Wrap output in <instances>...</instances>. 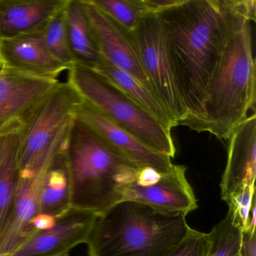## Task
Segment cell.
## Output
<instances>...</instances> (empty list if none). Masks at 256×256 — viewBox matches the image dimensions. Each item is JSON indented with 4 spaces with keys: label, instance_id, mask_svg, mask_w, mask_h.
Segmentation results:
<instances>
[{
    "label": "cell",
    "instance_id": "6da1fadb",
    "mask_svg": "<svg viewBox=\"0 0 256 256\" xmlns=\"http://www.w3.org/2000/svg\"><path fill=\"white\" fill-rule=\"evenodd\" d=\"M178 94L191 128L202 114L208 84L218 65L230 26L228 0H181L158 13Z\"/></svg>",
    "mask_w": 256,
    "mask_h": 256
},
{
    "label": "cell",
    "instance_id": "7a4b0ae2",
    "mask_svg": "<svg viewBox=\"0 0 256 256\" xmlns=\"http://www.w3.org/2000/svg\"><path fill=\"white\" fill-rule=\"evenodd\" d=\"M230 26L218 65L208 84L202 114L190 130L209 132L228 140L232 132L256 113V60L252 22L256 18L254 0H228Z\"/></svg>",
    "mask_w": 256,
    "mask_h": 256
},
{
    "label": "cell",
    "instance_id": "3957f363",
    "mask_svg": "<svg viewBox=\"0 0 256 256\" xmlns=\"http://www.w3.org/2000/svg\"><path fill=\"white\" fill-rule=\"evenodd\" d=\"M70 208L100 214L122 200L142 166L74 116L66 152Z\"/></svg>",
    "mask_w": 256,
    "mask_h": 256
},
{
    "label": "cell",
    "instance_id": "277c9868",
    "mask_svg": "<svg viewBox=\"0 0 256 256\" xmlns=\"http://www.w3.org/2000/svg\"><path fill=\"white\" fill-rule=\"evenodd\" d=\"M186 216L122 200L98 214L86 244L89 256H163L191 230Z\"/></svg>",
    "mask_w": 256,
    "mask_h": 256
},
{
    "label": "cell",
    "instance_id": "5b68a950",
    "mask_svg": "<svg viewBox=\"0 0 256 256\" xmlns=\"http://www.w3.org/2000/svg\"><path fill=\"white\" fill-rule=\"evenodd\" d=\"M68 71V82L84 101L151 149L174 157L172 128L91 70L74 64Z\"/></svg>",
    "mask_w": 256,
    "mask_h": 256
},
{
    "label": "cell",
    "instance_id": "8992f818",
    "mask_svg": "<svg viewBox=\"0 0 256 256\" xmlns=\"http://www.w3.org/2000/svg\"><path fill=\"white\" fill-rule=\"evenodd\" d=\"M130 36L151 90L174 125H180L187 112L176 89L158 13L144 14Z\"/></svg>",
    "mask_w": 256,
    "mask_h": 256
},
{
    "label": "cell",
    "instance_id": "52a82bcc",
    "mask_svg": "<svg viewBox=\"0 0 256 256\" xmlns=\"http://www.w3.org/2000/svg\"><path fill=\"white\" fill-rule=\"evenodd\" d=\"M82 102V97L68 82H60L43 98L20 132L19 172L29 168L40 160L61 128L76 116Z\"/></svg>",
    "mask_w": 256,
    "mask_h": 256
},
{
    "label": "cell",
    "instance_id": "ba28073f",
    "mask_svg": "<svg viewBox=\"0 0 256 256\" xmlns=\"http://www.w3.org/2000/svg\"><path fill=\"white\" fill-rule=\"evenodd\" d=\"M67 143L68 137L60 136L36 164L19 172L12 214L0 236V256H10L36 233L32 228V221L40 214V192L44 175Z\"/></svg>",
    "mask_w": 256,
    "mask_h": 256
},
{
    "label": "cell",
    "instance_id": "9c48e42d",
    "mask_svg": "<svg viewBox=\"0 0 256 256\" xmlns=\"http://www.w3.org/2000/svg\"><path fill=\"white\" fill-rule=\"evenodd\" d=\"M186 168L174 164L161 173L154 168L143 167L137 178L122 192V200H133L161 212L187 216L197 209V199L186 176Z\"/></svg>",
    "mask_w": 256,
    "mask_h": 256
},
{
    "label": "cell",
    "instance_id": "30bf717a",
    "mask_svg": "<svg viewBox=\"0 0 256 256\" xmlns=\"http://www.w3.org/2000/svg\"><path fill=\"white\" fill-rule=\"evenodd\" d=\"M60 83L4 68L0 72V134L23 128L43 98Z\"/></svg>",
    "mask_w": 256,
    "mask_h": 256
},
{
    "label": "cell",
    "instance_id": "8fae6325",
    "mask_svg": "<svg viewBox=\"0 0 256 256\" xmlns=\"http://www.w3.org/2000/svg\"><path fill=\"white\" fill-rule=\"evenodd\" d=\"M98 214L70 208L50 228L34 234L10 256H53L86 244Z\"/></svg>",
    "mask_w": 256,
    "mask_h": 256
},
{
    "label": "cell",
    "instance_id": "7c38bea8",
    "mask_svg": "<svg viewBox=\"0 0 256 256\" xmlns=\"http://www.w3.org/2000/svg\"><path fill=\"white\" fill-rule=\"evenodd\" d=\"M80 1L102 59L126 72L152 92L130 38V32L106 16L91 0Z\"/></svg>",
    "mask_w": 256,
    "mask_h": 256
},
{
    "label": "cell",
    "instance_id": "4fadbf2b",
    "mask_svg": "<svg viewBox=\"0 0 256 256\" xmlns=\"http://www.w3.org/2000/svg\"><path fill=\"white\" fill-rule=\"evenodd\" d=\"M43 29L1 40L0 61L4 68L36 77L54 79L68 70L49 52L43 38Z\"/></svg>",
    "mask_w": 256,
    "mask_h": 256
},
{
    "label": "cell",
    "instance_id": "5bb4252c",
    "mask_svg": "<svg viewBox=\"0 0 256 256\" xmlns=\"http://www.w3.org/2000/svg\"><path fill=\"white\" fill-rule=\"evenodd\" d=\"M228 160L220 182L224 202L246 186L254 184L256 172V114L247 116L228 138Z\"/></svg>",
    "mask_w": 256,
    "mask_h": 256
},
{
    "label": "cell",
    "instance_id": "9a60e30c",
    "mask_svg": "<svg viewBox=\"0 0 256 256\" xmlns=\"http://www.w3.org/2000/svg\"><path fill=\"white\" fill-rule=\"evenodd\" d=\"M76 118L142 167L154 168L161 173H166L173 168L170 157L151 149L132 134L115 125L83 100L76 109Z\"/></svg>",
    "mask_w": 256,
    "mask_h": 256
},
{
    "label": "cell",
    "instance_id": "2e32d148",
    "mask_svg": "<svg viewBox=\"0 0 256 256\" xmlns=\"http://www.w3.org/2000/svg\"><path fill=\"white\" fill-rule=\"evenodd\" d=\"M66 0H0V41L42 30Z\"/></svg>",
    "mask_w": 256,
    "mask_h": 256
},
{
    "label": "cell",
    "instance_id": "e0dca14e",
    "mask_svg": "<svg viewBox=\"0 0 256 256\" xmlns=\"http://www.w3.org/2000/svg\"><path fill=\"white\" fill-rule=\"evenodd\" d=\"M22 128L0 134V236L12 214L19 178L18 150Z\"/></svg>",
    "mask_w": 256,
    "mask_h": 256
},
{
    "label": "cell",
    "instance_id": "ac0fdd59",
    "mask_svg": "<svg viewBox=\"0 0 256 256\" xmlns=\"http://www.w3.org/2000/svg\"><path fill=\"white\" fill-rule=\"evenodd\" d=\"M66 18L70 50L74 64L90 70L103 62L80 0H66Z\"/></svg>",
    "mask_w": 256,
    "mask_h": 256
},
{
    "label": "cell",
    "instance_id": "d6986e66",
    "mask_svg": "<svg viewBox=\"0 0 256 256\" xmlns=\"http://www.w3.org/2000/svg\"><path fill=\"white\" fill-rule=\"evenodd\" d=\"M91 71L122 91L168 128L176 126L155 95L126 72L120 70L103 60L101 65Z\"/></svg>",
    "mask_w": 256,
    "mask_h": 256
},
{
    "label": "cell",
    "instance_id": "ffe728a7",
    "mask_svg": "<svg viewBox=\"0 0 256 256\" xmlns=\"http://www.w3.org/2000/svg\"><path fill=\"white\" fill-rule=\"evenodd\" d=\"M66 148L67 145L55 157L44 175L40 192V214L56 218L70 208Z\"/></svg>",
    "mask_w": 256,
    "mask_h": 256
},
{
    "label": "cell",
    "instance_id": "44dd1931",
    "mask_svg": "<svg viewBox=\"0 0 256 256\" xmlns=\"http://www.w3.org/2000/svg\"><path fill=\"white\" fill-rule=\"evenodd\" d=\"M66 2L46 24L43 29V38L52 56L70 70L74 62L67 34Z\"/></svg>",
    "mask_w": 256,
    "mask_h": 256
},
{
    "label": "cell",
    "instance_id": "7402d4cb",
    "mask_svg": "<svg viewBox=\"0 0 256 256\" xmlns=\"http://www.w3.org/2000/svg\"><path fill=\"white\" fill-rule=\"evenodd\" d=\"M209 234L210 242L206 256H238L240 254L244 234L228 214L214 226Z\"/></svg>",
    "mask_w": 256,
    "mask_h": 256
},
{
    "label": "cell",
    "instance_id": "603a6c76",
    "mask_svg": "<svg viewBox=\"0 0 256 256\" xmlns=\"http://www.w3.org/2000/svg\"><path fill=\"white\" fill-rule=\"evenodd\" d=\"M256 186L247 185L230 198L228 214L242 234L256 233Z\"/></svg>",
    "mask_w": 256,
    "mask_h": 256
},
{
    "label": "cell",
    "instance_id": "cb8c5ba5",
    "mask_svg": "<svg viewBox=\"0 0 256 256\" xmlns=\"http://www.w3.org/2000/svg\"><path fill=\"white\" fill-rule=\"evenodd\" d=\"M102 12L122 29L132 32L146 14L140 0H91Z\"/></svg>",
    "mask_w": 256,
    "mask_h": 256
},
{
    "label": "cell",
    "instance_id": "d4e9b609",
    "mask_svg": "<svg viewBox=\"0 0 256 256\" xmlns=\"http://www.w3.org/2000/svg\"><path fill=\"white\" fill-rule=\"evenodd\" d=\"M210 238L209 233L192 228L188 234L163 256H206Z\"/></svg>",
    "mask_w": 256,
    "mask_h": 256
},
{
    "label": "cell",
    "instance_id": "484cf974",
    "mask_svg": "<svg viewBox=\"0 0 256 256\" xmlns=\"http://www.w3.org/2000/svg\"><path fill=\"white\" fill-rule=\"evenodd\" d=\"M145 13H158L178 5L181 0H140Z\"/></svg>",
    "mask_w": 256,
    "mask_h": 256
},
{
    "label": "cell",
    "instance_id": "4316f807",
    "mask_svg": "<svg viewBox=\"0 0 256 256\" xmlns=\"http://www.w3.org/2000/svg\"><path fill=\"white\" fill-rule=\"evenodd\" d=\"M56 218L44 214H38L32 221V228L36 232L50 228L54 224Z\"/></svg>",
    "mask_w": 256,
    "mask_h": 256
},
{
    "label": "cell",
    "instance_id": "83f0119b",
    "mask_svg": "<svg viewBox=\"0 0 256 256\" xmlns=\"http://www.w3.org/2000/svg\"><path fill=\"white\" fill-rule=\"evenodd\" d=\"M242 252L245 256H256V233L242 234Z\"/></svg>",
    "mask_w": 256,
    "mask_h": 256
},
{
    "label": "cell",
    "instance_id": "f1b7e54d",
    "mask_svg": "<svg viewBox=\"0 0 256 256\" xmlns=\"http://www.w3.org/2000/svg\"><path fill=\"white\" fill-rule=\"evenodd\" d=\"M4 65H2V62H1V61H0V72H1L2 71V70H4Z\"/></svg>",
    "mask_w": 256,
    "mask_h": 256
},
{
    "label": "cell",
    "instance_id": "f546056e",
    "mask_svg": "<svg viewBox=\"0 0 256 256\" xmlns=\"http://www.w3.org/2000/svg\"><path fill=\"white\" fill-rule=\"evenodd\" d=\"M70 256V253H66V254H56V256Z\"/></svg>",
    "mask_w": 256,
    "mask_h": 256
},
{
    "label": "cell",
    "instance_id": "4dcf8cb0",
    "mask_svg": "<svg viewBox=\"0 0 256 256\" xmlns=\"http://www.w3.org/2000/svg\"><path fill=\"white\" fill-rule=\"evenodd\" d=\"M238 256H244V252H242V250H241L240 254H239Z\"/></svg>",
    "mask_w": 256,
    "mask_h": 256
},
{
    "label": "cell",
    "instance_id": "1f68e13d",
    "mask_svg": "<svg viewBox=\"0 0 256 256\" xmlns=\"http://www.w3.org/2000/svg\"></svg>",
    "mask_w": 256,
    "mask_h": 256
}]
</instances>
